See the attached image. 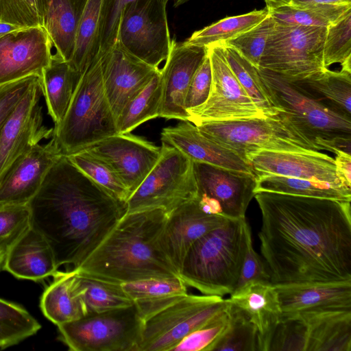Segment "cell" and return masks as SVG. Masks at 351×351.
Returning <instances> with one entry per match:
<instances>
[{
	"instance_id": "obj_25",
	"label": "cell",
	"mask_w": 351,
	"mask_h": 351,
	"mask_svg": "<svg viewBox=\"0 0 351 351\" xmlns=\"http://www.w3.org/2000/svg\"><path fill=\"white\" fill-rule=\"evenodd\" d=\"M230 301L240 308L255 326L261 351H268L273 333L278 324L282 309L278 294L271 282L251 280L235 289Z\"/></svg>"
},
{
	"instance_id": "obj_41",
	"label": "cell",
	"mask_w": 351,
	"mask_h": 351,
	"mask_svg": "<svg viewBox=\"0 0 351 351\" xmlns=\"http://www.w3.org/2000/svg\"><path fill=\"white\" fill-rule=\"evenodd\" d=\"M82 172L116 199L126 204L130 193L115 173L102 160L86 150L67 156Z\"/></svg>"
},
{
	"instance_id": "obj_13",
	"label": "cell",
	"mask_w": 351,
	"mask_h": 351,
	"mask_svg": "<svg viewBox=\"0 0 351 351\" xmlns=\"http://www.w3.org/2000/svg\"><path fill=\"white\" fill-rule=\"evenodd\" d=\"M212 69L209 96L202 105L186 110L188 121L195 124L265 117L243 90L224 54L221 44L206 47Z\"/></svg>"
},
{
	"instance_id": "obj_34",
	"label": "cell",
	"mask_w": 351,
	"mask_h": 351,
	"mask_svg": "<svg viewBox=\"0 0 351 351\" xmlns=\"http://www.w3.org/2000/svg\"><path fill=\"white\" fill-rule=\"evenodd\" d=\"M73 271L85 315L127 307L134 304L133 300L122 289L121 284L93 278L74 269Z\"/></svg>"
},
{
	"instance_id": "obj_23",
	"label": "cell",
	"mask_w": 351,
	"mask_h": 351,
	"mask_svg": "<svg viewBox=\"0 0 351 351\" xmlns=\"http://www.w3.org/2000/svg\"><path fill=\"white\" fill-rule=\"evenodd\" d=\"M226 219L204 211L197 198L168 213L160 243L178 272L192 245L208 232L222 225Z\"/></svg>"
},
{
	"instance_id": "obj_35",
	"label": "cell",
	"mask_w": 351,
	"mask_h": 351,
	"mask_svg": "<svg viewBox=\"0 0 351 351\" xmlns=\"http://www.w3.org/2000/svg\"><path fill=\"white\" fill-rule=\"evenodd\" d=\"M162 83L159 71L123 108L116 119L117 132H131L138 125L159 117Z\"/></svg>"
},
{
	"instance_id": "obj_9",
	"label": "cell",
	"mask_w": 351,
	"mask_h": 351,
	"mask_svg": "<svg viewBox=\"0 0 351 351\" xmlns=\"http://www.w3.org/2000/svg\"><path fill=\"white\" fill-rule=\"evenodd\" d=\"M326 27L274 24L268 36L259 68L289 81L315 77L327 68L323 61Z\"/></svg>"
},
{
	"instance_id": "obj_22",
	"label": "cell",
	"mask_w": 351,
	"mask_h": 351,
	"mask_svg": "<svg viewBox=\"0 0 351 351\" xmlns=\"http://www.w3.org/2000/svg\"><path fill=\"white\" fill-rule=\"evenodd\" d=\"M245 158L256 176L265 174L280 175L344 186L337 176L335 159L319 151L285 152L262 149L250 152L246 154Z\"/></svg>"
},
{
	"instance_id": "obj_21",
	"label": "cell",
	"mask_w": 351,
	"mask_h": 351,
	"mask_svg": "<svg viewBox=\"0 0 351 351\" xmlns=\"http://www.w3.org/2000/svg\"><path fill=\"white\" fill-rule=\"evenodd\" d=\"M207 55L206 47L172 40L171 51L160 69L162 97L159 117L188 121L184 108L185 95L197 68Z\"/></svg>"
},
{
	"instance_id": "obj_19",
	"label": "cell",
	"mask_w": 351,
	"mask_h": 351,
	"mask_svg": "<svg viewBox=\"0 0 351 351\" xmlns=\"http://www.w3.org/2000/svg\"><path fill=\"white\" fill-rule=\"evenodd\" d=\"M62 156L54 139L18 157L0 178V205L27 204L53 164Z\"/></svg>"
},
{
	"instance_id": "obj_43",
	"label": "cell",
	"mask_w": 351,
	"mask_h": 351,
	"mask_svg": "<svg viewBox=\"0 0 351 351\" xmlns=\"http://www.w3.org/2000/svg\"><path fill=\"white\" fill-rule=\"evenodd\" d=\"M230 306L229 300L223 310L185 337L172 351H213L230 325Z\"/></svg>"
},
{
	"instance_id": "obj_18",
	"label": "cell",
	"mask_w": 351,
	"mask_h": 351,
	"mask_svg": "<svg viewBox=\"0 0 351 351\" xmlns=\"http://www.w3.org/2000/svg\"><path fill=\"white\" fill-rule=\"evenodd\" d=\"M52 43L43 26L20 29L0 37V86L32 75L50 63Z\"/></svg>"
},
{
	"instance_id": "obj_48",
	"label": "cell",
	"mask_w": 351,
	"mask_h": 351,
	"mask_svg": "<svg viewBox=\"0 0 351 351\" xmlns=\"http://www.w3.org/2000/svg\"><path fill=\"white\" fill-rule=\"evenodd\" d=\"M134 0H103L99 30L100 49L102 56L117 43L119 27L127 5Z\"/></svg>"
},
{
	"instance_id": "obj_36",
	"label": "cell",
	"mask_w": 351,
	"mask_h": 351,
	"mask_svg": "<svg viewBox=\"0 0 351 351\" xmlns=\"http://www.w3.org/2000/svg\"><path fill=\"white\" fill-rule=\"evenodd\" d=\"M223 47L225 57L231 70L263 115L269 117L281 112L274 105L259 74L258 68L252 65L234 49L226 45Z\"/></svg>"
},
{
	"instance_id": "obj_3",
	"label": "cell",
	"mask_w": 351,
	"mask_h": 351,
	"mask_svg": "<svg viewBox=\"0 0 351 351\" xmlns=\"http://www.w3.org/2000/svg\"><path fill=\"white\" fill-rule=\"evenodd\" d=\"M167 217L162 209L126 213L73 269L117 284L179 276L160 243Z\"/></svg>"
},
{
	"instance_id": "obj_7",
	"label": "cell",
	"mask_w": 351,
	"mask_h": 351,
	"mask_svg": "<svg viewBox=\"0 0 351 351\" xmlns=\"http://www.w3.org/2000/svg\"><path fill=\"white\" fill-rule=\"evenodd\" d=\"M195 125L202 134L245 159L247 154L262 149L285 152L320 150L282 112L269 117L206 121Z\"/></svg>"
},
{
	"instance_id": "obj_38",
	"label": "cell",
	"mask_w": 351,
	"mask_h": 351,
	"mask_svg": "<svg viewBox=\"0 0 351 351\" xmlns=\"http://www.w3.org/2000/svg\"><path fill=\"white\" fill-rule=\"evenodd\" d=\"M350 8L351 4H315L304 7L287 5L268 12L278 23L327 27Z\"/></svg>"
},
{
	"instance_id": "obj_27",
	"label": "cell",
	"mask_w": 351,
	"mask_h": 351,
	"mask_svg": "<svg viewBox=\"0 0 351 351\" xmlns=\"http://www.w3.org/2000/svg\"><path fill=\"white\" fill-rule=\"evenodd\" d=\"M53 250L31 227L6 252L3 269L20 278L39 281L58 271Z\"/></svg>"
},
{
	"instance_id": "obj_57",
	"label": "cell",
	"mask_w": 351,
	"mask_h": 351,
	"mask_svg": "<svg viewBox=\"0 0 351 351\" xmlns=\"http://www.w3.org/2000/svg\"><path fill=\"white\" fill-rule=\"evenodd\" d=\"M178 1H184V0H178Z\"/></svg>"
},
{
	"instance_id": "obj_17",
	"label": "cell",
	"mask_w": 351,
	"mask_h": 351,
	"mask_svg": "<svg viewBox=\"0 0 351 351\" xmlns=\"http://www.w3.org/2000/svg\"><path fill=\"white\" fill-rule=\"evenodd\" d=\"M285 315L291 323L297 351H351V308Z\"/></svg>"
},
{
	"instance_id": "obj_39",
	"label": "cell",
	"mask_w": 351,
	"mask_h": 351,
	"mask_svg": "<svg viewBox=\"0 0 351 351\" xmlns=\"http://www.w3.org/2000/svg\"><path fill=\"white\" fill-rule=\"evenodd\" d=\"M40 328L38 322L22 306L0 298V349L19 343Z\"/></svg>"
},
{
	"instance_id": "obj_30",
	"label": "cell",
	"mask_w": 351,
	"mask_h": 351,
	"mask_svg": "<svg viewBox=\"0 0 351 351\" xmlns=\"http://www.w3.org/2000/svg\"><path fill=\"white\" fill-rule=\"evenodd\" d=\"M82 75L56 54H53L50 63L43 70L40 75L43 95L55 125L63 119Z\"/></svg>"
},
{
	"instance_id": "obj_28",
	"label": "cell",
	"mask_w": 351,
	"mask_h": 351,
	"mask_svg": "<svg viewBox=\"0 0 351 351\" xmlns=\"http://www.w3.org/2000/svg\"><path fill=\"white\" fill-rule=\"evenodd\" d=\"M87 0H42L43 27L56 53L72 59L77 26Z\"/></svg>"
},
{
	"instance_id": "obj_11",
	"label": "cell",
	"mask_w": 351,
	"mask_h": 351,
	"mask_svg": "<svg viewBox=\"0 0 351 351\" xmlns=\"http://www.w3.org/2000/svg\"><path fill=\"white\" fill-rule=\"evenodd\" d=\"M61 340L73 351H137L142 319L134 304L86 314L57 326Z\"/></svg>"
},
{
	"instance_id": "obj_6",
	"label": "cell",
	"mask_w": 351,
	"mask_h": 351,
	"mask_svg": "<svg viewBox=\"0 0 351 351\" xmlns=\"http://www.w3.org/2000/svg\"><path fill=\"white\" fill-rule=\"evenodd\" d=\"M259 74L276 107L320 150L351 151V119L323 106L292 82L265 69Z\"/></svg>"
},
{
	"instance_id": "obj_54",
	"label": "cell",
	"mask_w": 351,
	"mask_h": 351,
	"mask_svg": "<svg viewBox=\"0 0 351 351\" xmlns=\"http://www.w3.org/2000/svg\"><path fill=\"white\" fill-rule=\"evenodd\" d=\"M22 28L25 27H21L7 22L0 21V37Z\"/></svg>"
},
{
	"instance_id": "obj_5",
	"label": "cell",
	"mask_w": 351,
	"mask_h": 351,
	"mask_svg": "<svg viewBox=\"0 0 351 351\" xmlns=\"http://www.w3.org/2000/svg\"><path fill=\"white\" fill-rule=\"evenodd\" d=\"M53 129L51 138L66 156L118 133L104 88L99 55L80 77L63 119Z\"/></svg>"
},
{
	"instance_id": "obj_55",
	"label": "cell",
	"mask_w": 351,
	"mask_h": 351,
	"mask_svg": "<svg viewBox=\"0 0 351 351\" xmlns=\"http://www.w3.org/2000/svg\"><path fill=\"white\" fill-rule=\"evenodd\" d=\"M267 10L274 9L280 6L287 5L293 0H264Z\"/></svg>"
},
{
	"instance_id": "obj_53",
	"label": "cell",
	"mask_w": 351,
	"mask_h": 351,
	"mask_svg": "<svg viewBox=\"0 0 351 351\" xmlns=\"http://www.w3.org/2000/svg\"><path fill=\"white\" fill-rule=\"evenodd\" d=\"M315 4H351V0H293L288 5L304 7Z\"/></svg>"
},
{
	"instance_id": "obj_51",
	"label": "cell",
	"mask_w": 351,
	"mask_h": 351,
	"mask_svg": "<svg viewBox=\"0 0 351 351\" xmlns=\"http://www.w3.org/2000/svg\"><path fill=\"white\" fill-rule=\"evenodd\" d=\"M251 280L271 282L269 271L265 261L253 247L252 234L247 239L245 254L235 289Z\"/></svg>"
},
{
	"instance_id": "obj_32",
	"label": "cell",
	"mask_w": 351,
	"mask_h": 351,
	"mask_svg": "<svg viewBox=\"0 0 351 351\" xmlns=\"http://www.w3.org/2000/svg\"><path fill=\"white\" fill-rule=\"evenodd\" d=\"M259 191L351 202V189L326 182L280 175L256 176L254 193Z\"/></svg>"
},
{
	"instance_id": "obj_26",
	"label": "cell",
	"mask_w": 351,
	"mask_h": 351,
	"mask_svg": "<svg viewBox=\"0 0 351 351\" xmlns=\"http://www.w3.org/2000/svg\"><path fill=\"white\" fill-rule=\"evenodd\" d=\"M274 285L282 315L317 308H351V280Z\"/></svg>"
},
{
	"instance_id": "obj_1",
	"label": "cell",
	"mask_w": 351,
	"mask_h": 351,
	"mask_svg": "<svg viewBox=\"0 0 351 351\" xmlns=\"http://www.w3.org/2000/svg\"><path fill=\"white\" fill-rule=\"evenodd\" d=\"M254 197L272 284L351 280L350 202L267 191Z\"/></svg>"
},
{
	"instance_id": "obj_12",
	"label": "cell",
	"mask_w": 351,
	"mask_h": 351,
	"mask_svg": "<svg viewBox=\"0 0 351 351\" xmlns=\"http://www.w3.org/2000/svg\"><path fill=\"white\" fill-rule=\"evenodd\" d=\"M169 0H134L125 8L117 43L147 64L158 68L171 48L167 16Z\"/></svg>"
},
{
	"instance_id": "obj_8",
	"label": "cell",
	"mask_w": 351,
	"mask_h": 351,
	"mask_svg": "<svg viewBox=\"0 0 351 351\" xmlns=\"http://www.w3.org/2000/svg\"><path fill=\"white\" fill-rule=\"evenodd\" d=\"M217 295L184 294L169 298L141 317L137 351H172L188 335L199 328L228 304Z\"/></svg>"
},
{
	"instance_id": "obj_10",
	"label": "cell",
	"mask_w": 351,
	"mask_h": 351,
	"mask_svg": "<svg viewBox=\"0 0 351 351\" xmlns=\"http://www.w3.org/2000/svg\"><path fill=\"white\" fill-rule=\"evenodd\" d=\"M197 197L193 162L162 142L157 162L127 201L126 213L162 209L168 214Z\"/></svg>"
},
{
	"instance_id": "obj_31",
	"label": "cell",
	"mask_w": 351,
	"mask_h": 351,
	"mask_svg": "<svg viewBox=\"0 0 351 351\" xmlns=\"http://www.w3.org/2000/svg\"><path fill=\"white\" fill-rule=\"evenodd\" d=\"M291 82L327 108L351 119V72L327 69L315 77Z\"/></svg>"
},
{
	"instance_id": "obj_29",
	"label": "cell",
	"mask_w": 351,
	"mask_h": 351,
	"mask_svg": "<svg viewBox=\"0 0 351 351\" xmlns=\"http://www.w3.org/2000/svg\"><path fill=\"white\" fill-rule=\"evenodd\" d=\"M52 276L53 281L45 290L40 299V308L44 315L57 326L84 315L73 269L57 271Z\"/></svg>"
},
{
	"instance_id": "obj_24",
	"label": "cell",
	"mask_w": 351,
	"mask_h": 351,
	"mask_svg": "<svg viewBox=\"0 0 351 351\" xmlns=\"http://www.w3.org/2000/svg\"><path fill=\"white\" fill-rule=\"evenodd\" d=\"M160 135L162 142L176 147L193 162L254 173L245 158L208 138L189 121L164 128Z\"/></svg>"
},
{
	"instance_id": "obj_56",
	"label": "cell",
	"mask_w": 351,
	"mask_h": 351,
	"mask_svg": "<svg viewBox=\"0 0 351 351\" xmlns=\"http://www.w3.org/2000/svg\"><path fill=\"white\" fill-rule=\"evenodd\" d=\"M5 254L0 251V271L3 269Z\"/></svg>"
},
{
	"instance_id": "obj_33",
	"label": "cell",
	"mask_w": 351,
	"mask_h": 351,
	"mask_svg": "<svg viewBox=\"0 0 351 351\" xmlns=\"http://www.w3.org/2000/svg\"><path fill=\"white\" fill-rule=\"evenodd\" d=\"M102 2L103 0H87L77 26L73 55L69 62L80 75L84 73L99 53Z\"/></svg>"
},
{
	"instance_id": "obj_37",
	"label": "cell",
	"mask_w": 351,
	"mask_h": 351,
	"mask_svg": "<svg viewBox=\"0 0 351 351\" xmlns=\"http://www.w3.org/2000/svg\"><path fill=\"white\" fill-rule=\"evenodd\" d=\"M268 14L269 12L265 8L225 18L195 31L183 43L202 47L223 44L250 29L263 21Z\"/></svg>"
},
{
	"instance_id": "obj_49",
	"label": "cell",
	"mask_w": 351,
	"mask_h": 351,
	"mask_svg": "<svg viewBox=\"0 0 351 351\" xmlns=\"http://www.w3.org/2000/svg\"><path fill=\"white\" fill-rule=\"evenodd\" d=\"M212 85V69L208 56L194 73L187 89L184 108L189 109L202 105L207 100Z\"/></svg>"
},
{
	"instance_id": "obj_46",
	"label": "cell",
	"mask_w": 351,
	"mask_h": 351,
	"mask_svg": "<svg viewBox=\"0 0 351 351\" xmlns=\"http://www.w3.org/2000/svg\"><path fill=\"white\" fill-rule=\"evenodd\" d=\"M274 24V20L269 13L250 29L221 45L234 49L252 65L259 68L261 58Z\"/></svg>"
},
{
	"instance_id": "obj_50",
	"label": "cell",
	"mask_w": 351,
	"mask_h": 351,
	"mask_svg": "<svg viewBox=\"0 0 351 351\" xmlns=\"http://www.w3.org/2000/svg\"><path fill=\"white\" fill-rule=\"evenodd\" d=\"M40 76L32 75L0 86V132L8 117Z\"/></svg>"
},
{
	"instance_id": "obj_2",
	"label": "cell",
	"mask_w": 351,
	"mask_h": 351,
	"mask_svg": "<svg viewBox=\"0 0 351 351\" xmlns=\"http://www.w3.org/2000/svg\"><path fill=\"white\" fill-rule=\"evenodd\" d=\"M27 204L32 227L51 245L58 267L80 265L127 211L63 155Z\"/></svg>"
},
{
	"instance_id": "obj_42",
	"label": "cell",
	"mask_w": 351,
	"mask_h": 351,
	"mask_svg": "<svg viewBox=\"0 0 351 351\" xmlns=\"http://www.w3.org/2000/svg\"><path fill=\"white\" fill-rule=\"evenodd\" d=\"M230 325L213 351H261L258 332L244 312L230 302Z\"/></svg>"
},
{
	"instance_id": "obj_16",
	"label": "cell",
	"mask_w": 351,
	"mask_h": 351,
	"mask_svg": "<svg viewBox=\"0 0 351 351\" xmlns=\"http://www.w3.org/2000/svg\"><path fill=\"white\" fill-rule=\"evenodd\" d=\"M42 96L40 76L5 121L0 132V178L18 157L52 137L53 129L43 124Z\"/></svg>"
},
{
	"instance_id": "obj_4",
	"label": "cell",
	"mask_w": 351,
	"mask_h": 351,
	"mask_svg": "<svg viewBox=\"0 0 351 351\" xmlns=\"http://www.w3.org/2000/svg\"><path fill=\"white\" fill-rule=\"evenodd\" d=\"M250 234L245 217L226 219L192 245L182 261L179 277L204 295L231 294L238 282Z\"/></svg>"
},
{
	"instance_id": "obj_47",
	"label": "cell",
	"mask_w": 351,
	"mask_h": 351,
	"mask_svg": "<svg viewBox=\"0 0 351 351\" xmlns=\"http://www.w3.org/2000/svg\"><path fill=\"white\" fill-rule=\"evenodd\" d=\"M0 21L21 27H43L42 0H0Z\"/></svg>"
},
{
	"instance_id": "obj_14",
	"label": "cell",
	"mask_w": 351,
	"mask_h": 351,
	"mask_svg": "<svg viewBox=\"0 0 351 351\" xmlns=\"http://www.w3.org/2000/svg\"><path fill=\"white\" fill-rule=\"evenodd\" d=\"M197 185V200L204 211L226 219L245 217L254 197L256 176L237 171L193 162Z\"/></svg>"
},
{
	"instance_id": "obj_44",
	"label": "cell",
	"mask_w": 351,
	"mask_h": 351,
	"mask_svg": "<svg viewBox=\"0 0 351 351\" xmlns=\"http://www.w3.org/2000/svg\"><path fill=\"white\" fill-rule=\"evenodd\" d=\"M121 286L133 302L188 293L187 285L179 276L147 278L121 283Z\"/></svg>"
},
{
	"instance_id": "obj_15",
	"label": "cell",
	"mask_w": 351,
	"mask_h": 351,
	"mask_svg": "<svg viewBox=\"0 0 351 351\" xmlns=\"http://www.w3.org/2000/svg\"><path fill=\"white\" fill-rule=\"evenodd\" d=\"M105 162L131 195L157 162L161 146L129 133H117L84 149Z\"/></svg>"
},
{
	"instance_id": "obj_45",
	"label": "cell",
	"mask_w": 351,
	"mask_h": 351,
	"mask_svg": "<svg viewBox=\"0 0 351 351\" xmlns=\"http://www.w3.org/2000/svg\"><path fill=\"white\" fill-rule=\"evenodd\" d=\"M31 227L28 204L0 205V251L5 254Z\"/></svg>"
},
{
	"instance_id": "obj_20",
	"label": "cell",
	"mask_w": 351,
	"mask_h": 351,
	"mask_svg": "<svg viewBox=\"0 0 351 351\" xmlns=\"http://www.w3.org/2000/svg\"><path fill=\"white\" fill-rule=\"evenodd\" d=\"M100 57L105 93L117 119L125 106L143 88L159 68L133 56L118 43Z\"/></svg>"
},
{
	"instance_id": "obj_52",
	"label": "cell",
	"mask_w": 351,
	"mask_h": 351,
	"mask_svg": "<svg viewBox=\"0 0 351 351\" xmlns=\"http://www.w3.org/2000/svg\"><path fill=\"white\" fill-rule=\"evenodd\" d=\"M333 153L337 176L341 184L351 189V154L341 150H335Z\"/></svg>"
},
{
	"instance_id": "obj_40",
	"label": "cell",
	"mask_w": 351,
	"mask_h": 351,
	"mask_svg": "<svg viewBox=\"0 0 351 351\" xmlns=\"http://www.w3.org/2000/svg\"><path fill=\"white\" fill-rule=\"evenodd\" d=\"M323 61L327 69L339 63L341 70L351 72V8L326 27Z\"/></svg>"
}]
</instances>
